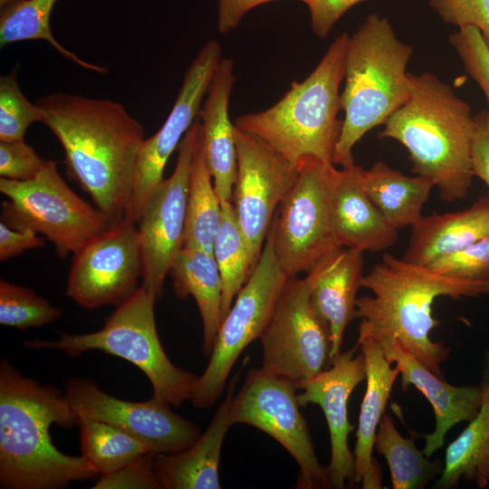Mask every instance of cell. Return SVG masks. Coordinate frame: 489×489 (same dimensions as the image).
Returning a JSON list of instances; mask_svg holds the SVG:
<instances>
[{"instance_id":"cell-1","label":"cell","mask_w":489,"mask_h":489,"mask_svg":"<svg viewBox=\"0 0 489 489\" xmlns=\"http://www.w3.org/2000/svg\"><path fill=\"white\" fill-rule=\"evenodd\" d=\"M36 103L60 141L67 175L110 224L123 220L144 141L143 125L115 101L55 92Z\"/></svg>"},{"instance_id":"cell-2","label":"cell","mask_w":489,"mask_h":489,"mask_svg":"<svg viewBox=\"0 0 489 489\" xmlns=\"http://www.w3.org/2000/svg\"><path fill=\"white\" fill-rule=\"evenodd\" d=\"M66 394L24 377L5 359L0 363V485L7 489H56L90 479L97 469L82 455L53 444L50 427L78 425Z\"/></svg>"},{"instance_id":"cell-3","label":"cell","mask_w":489,"mask_h":489,"mask_svg":"<svg viewBox=\"0 0 489 489\" xmlns=\"http://www.w3.org/2000/svg\"><path fill=\"white\" fill-rule=\"evenodd\" d=\"M406 102L384 123L381 139L408 151L412 172L429 178L446 202L463 198L475 177V116L453 88L430 72L409 73Z\"/></svg>"},{"instance_id":"cell-4","label":"cell","mask_w":489,"mask_h":489,"mask_svg":"<svg viewBox=\"0 0 489 489\" xmlns=\"http://www.w3.org/2000/svg\"><path fill=\"white\" fill-rule=\"evenodd\" d=\"M361 286L373 295L357 300V318L362 319L360 329L398 339L441 378L440 365L449 350L429 337L440 323L432 315L434 301L440 296L456 300L489 295V278L450 277L389 254L364 274Z\"/></svg>"},{"instance_id":"cell-5","label":"cell","mask_w":489,"mask_h":489,"mask_svg":"<svg viewBox=\"0 0 489 489\" xmlns=\"http://www.w3.org/2000/svg\"><path fill=\"white\" fill-rule=\"evenodd\" d=\"M413 47L398 38L388 19L369 14L350 35L340 96L344 111L334 148L333 165L354 160L352 149L373 128L384 124L408 100L407 67Z\"/></svg>"},{"instance_id":"cell-6","label":"cell","mask_w":489,"mask_h":489,"mask_svg":"<svg viewBox=\"0 0 489 489\" xmlns=\"http://www.w3.org/2000/svg\"><path fill=\"white\" fill-rule=\"evenodd\" d=\"M349 37L346 33L338 35L303 81L292 82L270 108L240 115L235 126L259 138L295 166L306 157L333 164L341 126L337 115Z\"/></svg>"},{"instance_id":"cell-7","label":"cell","mask_w":489,"mask_h":489,"mask_svg":"<svg viewBox=\"0 0 489 489\" xmlns=\"http://www.w3.org/2000/svg\"><path fill=\"white\" fill-rule=\"evenodd\" d=\"M154 294L141 284L138 291L106 318L97 331L73 334L61 332L56 340H29L32 350L56 349L70 356L99 350L126 360L149 379L153 398L179 407L190 399L197 376L177 367L165 352L156 326Z\"/></svg>"},{"instance_id":"cell-8","label":"cell","mask_w":489,"mask_h":489,"mask_svg":"<svg viewBox=\"0 0 489 489\" xmlns=\"http://www.w3.org/2000/svg\"><path fill=\"white\" fill-rule=\"evenodd\" d=\"M1 221L15 229L43 235L60 258L78 253L111 224L99 208L80 197L61 177L57 163L46 160L36 177L26 181L0 178Z\"/></svg>"},{"instance_id":"cell-9","label":"cell","mask_w":489,"mask_h":489,"mask_svg":"<svg viewBox=\"0 0 489 489\" xmlns=\"http://www.w3.org/2000/svg\"><path fill=\"white\" fill-rule=\"evenodd\" d=\"M334 253L303 278H287L260 337L262 369L289 379L297 388L331 365L330 329L313 307L311 294Z\"/></svg>"},{"instance_id":"cell-10","label":"cell","mask_w":489,"mask_h":489,"mask_svg":"<svg viewBox=\"0 0 489 489\" xmlns=\"http://www.w3.org/2000/svg\"><path fill=\"white\" fill-rule=\"evenodd\" d=\"M296 180L275 212L269 232L276 259L288 277L309 273L341 248L331 225L335 165L303 158Z\"/></svg>"},{"instance_id":"cell-11","label":"cell","mask_w":489,"mask_h":489,"mask_svg":"<svg viewBox=\"0 0 489 489\" xmlns=\"http://www.w3.org/2000/svg\"><path fill=\"white\" fill-rule=\"evenodd\" d=\"M287 278L268 232L255 267L221 321L208 364L193 386L194 407L208 408L219 398L241 353L262 336Z\"/></svg>"},{"instance_id":"cell-12","label":"cell","mask_w":489,"mask_h":489,"mask_svg":"<svg viewBox=\"0 0 489 489\" xmlns=\"http://www.w3.org/2000/svg\"><path fill=\"white\" fill-rule=\"evenodd\" d=\"M297 388L287 379L262 368L252 369L233 397L231 421L262 430L292 456L300 468L296 488H330L326 467L317 458L308 425L300 412Z\"/></svg>"},{"instance_id":"cell-13","label":"cell","mask_w":489,"mask_h":489,"mask_svg":"<svg viewBox=\"0 0 489 489\" xmlns=\"http://www.w3.org/2000/svg\"><path fill=\"white\" fill-rule=\"evenodd\" d=\"M202 143L198 118L183 137L170 177L152 192L136 221L143 264L142 285L156 299L163 293L166 276L184 246L190 175Z\"/></svg>"},{"instance_id":"cell-14","label":"cell","mask_w":489,"mask_h":489,"mask_svg":"<svg viewBox=\"0 0 489 489\" xmlns=\"http://www.w3.org/2000/svg\"><path fill=\"white\" fill-rule=\"evenodd\" d=\"M237 171L232 204L251 267H255L275 211L294 184L298 167L259 138L235 126Z\"/></svg>"},{"instance_id":"cell-15","label":"cell","mask_w":489,"mask_h":489,"mask_svg":"<svg viewBox=\"0 0 489 489\" xmlns=\"http://www.w3.org/2000/svg\"><path fill=\"white\" fill-rule=\"evenodd\" d=\"M142 274L137 225L121 220L73 254L66 293L85 309L117 307L138 291Z\"/></svg>"},{"instance_id":"cell-16","label":"cell","mask_w":489,"mask_h":489,"mask_svg":"<svg viewBox=\"0 0 489 489\" xmlns=\"http://www.w3.org/2000/svg\"><path fill=\"white\" fill-rule=\"evenodd\" d=\"M221 46L209 40L190 62L174 105L161 128L139 149L132 193L124 220L136 223L144 205L164 179L167 162L194 121L222 59Z\"/></svg>"},{"instance_id":"cell-17","label":"cell","mask_w":489,"mask_h":489,"mask_svg":"<svg viewBox=\"0 0 489 489\" xmlns=\"http://www.w3.org/2000/svg\"><path fill=\"white\" fill-rule=\"evenodd\" d=\"M65 394L78 417L112 425L144 443L155 454L185 450L202 435L193 422L155 398L143 402L126 401L102 391L89 379H70Z\"/></svg>"},{"instance_id":"cell-18","label":"cell","mask_w":489,"mask_h":489,"mask_svg":"<svg viewBox=\"0 0 489 489\" xmlns=\"http://www.w3.org/2000/svg\"><path fill=\"white\" fill-rule=\"evenodd\" d=\"M357 346L340 352L331 365L299 385L300 406H320L325 416L331 440V460L326 467L331 487L344 488L353 481L354 455L349 435L354 429L348 417V401L355 388L366 379L363 353L355 355Z\"/></svg>"},{"instance_id":"cell-19","label":"cell","mask_w":489,"mask_h":489,"mask_svg":"<svg viewBox=\"0 0 489 489\" xmlns=\"http://www.w3.org/2000/svg\"><path fill=\"white\" fill-rule=\"evenodd\" d=\"M360 331L366 332L360 329ZM368 333V332H366ZM381 346L386 359L394 362L401 375L402 388L415 386L431 404L435 430L425 436L424 454L430 457L443 446L446 432L462 421H471L478 413L484 395L482 386H454L432 372L396 338L368 333Z\"/></svg>"},{"instance_id":"cell-20","label":"cell","mask_w":489,"mask_h":489,"mask_svg":"<svg viewBox=\"0 0 489 489\" xmlns=\"http://www.w3.org/2000/svg\"><path fill=\"white\" fill-rule=\"evenodd\" d=\"M363 168L354 160L335 170L331 193V225L340 247L378 253L393 246L398 238L372 203L362 184Z\"/></svg>"},{"instance_id":"cell-21","label":"cell","mask_w":489,"mask_h":489,"mask_svg":"<svg viewBox=\"0 0 489 489\" xmlns=\"http://www.w3.org/2000/svg\"><path fill=\"white\" fill-rule=\"evenodd\" d=\"M235 82L233 60L222 58L197 117L202 128L206 160L221 202L232 201L237 171L235 124L229 118V101Z\"/></svg>"},{"instance_id":"cell-22","label":"cell","mask_w":489,"mask_h":489,"mask_svg":"<svg viewBox=\"0 0 489 489\" xmlns=\"http://www.w3.org/2000/svg\"><path fill=\"white\" fill-rule=\"evenodd\" d=\"M357 345L364 356L367 384L353 451V482L361 484L364 489H379L382 487L381 473L372 452L379 424L399 370L396 366L390 367L381 346L371 335L360 331Z\"/></svg>"},{"instance_id":"cell-23","label":"cell","mask_w":489,"mask_h":489,"mask_svg":"<svg viewBox=\"0 0 489 489\" xmlns=\"http://www.w3.org/2000/svg\"><path fill=\"white\" fill-rule=\"evenodd\" d=\"M238 375L230 382L208 427L197 441L183 451L157 454L155 469L164 489H220L219 464L223 442L233 426L230 407Z\"/></svg>"},{"instance_id":"cell-24","label":"cell","mask_w":489,"mask_h":489,"mask_svg":"<svg viewBox=\"0 0 489 489\" xmlns=\"http://www.w3.org/2000/svg\"><path fill=\"white\" fill-rule=\"evenodd\" d=\"M489 235V197L466 209L422 216L412 226L402 259L427 266Z\"/></svg>"},{"instance_id":"cell-25","label":"cell","mask_w":489,"mask_h":489,"mask_svg":"<svg viewBox=\"0 0 489 489\" xmlns=\"http://www.w3.org/2000/svg\"><path fill=\"white\" fill-rule=\"evenodd\" d=\"M363 267V252L341 247L331 256L312 289V303L330 329L331 363L341 352L347 326L357 318Z\"/></svg>"},{"instance_id":"cell-26","label":"cell","mask_w":489,"mask_h":489,"mask_svg":"<svg viewBox=\"0 0 489 489\" xmlns=\"http://www.w3.org/2000/svg\"><path fill=\"white\" fill-rule=\"evenodd\" d=\"M168 274L178 298L195 299L203 323L202 350L210 356L222 321V280L213 254L183 246Z\"/></svg>"},{"instance_id":"cell-27","label":"cell","mask_w":489,"mask_h":489,"mask_svg":"<svg viewBox=\"0 0 489 489\" xmlns=\"http://www.w3.org/2000/svg\"><path fill=\"white\" fill-rule=\"evenodd\" d=\"M362 184L372 203L397 230L411 227L422 216V208L435 187L429 178L405 176L381 160L363 169Z\"/></svg>"},{"instance_id":"cell-28","label":"cell","mask_w":489,"mask_h":489,"mask_svg":"<svg viewBox=\"0 0 489 489\" xmlns=\"http://www.w3.org/2000/svg\"><path fill=\"white\" fill-rule=\"evenodd\" d=\"M483 401L476 416L447 446L441 477V489L456 486L461 479L475 481L480 488L489 484V388L484 384Z\"/></svg>"},{"instance_id":"cell-29","label":"cell","mask_w":489,"mask_h":489,"mask_svg":"<svg viewBox=\"0 0 489 489\" xmlns=\"http://www.w3.org/2000/svg\"><path fill=\"white\" fill-rule=\"evenodd\" d=\"M60 0H10L1 7L0 46L23 41L48 43L62 56L83 69L104 73L105 67L91 63L66 49L53 34L51 15Z\"/></svg>"},{"instance_id":"cell-30","label":"cell","mask_w":489,"mask_h":489,"mask_svg":"<svg viewBox=\"0 0 489 489\" xmlns=\"http://www.w3.org/2000/svg\"><path fill=\"white\" fill-rule=\"evenodd\" d=\"M374 448L387 461L394 489L424 488L442 473L441 463L429 461L412 438L399 433L388 415L384 414L379 424Z\"/></svg>"},{"instance_id":"cell-31","label":"cell","mask_w":489,"mask_h":489,"mask_svg":"<svg viewBox=\"0 0 489 489\" xmlns=\"http://www.w3.org/2000/svg\"><path fill=\"white\" fill-rule=\"evenodd\" d=\"M221 219V201L214 187L202 139L190 175L184 246L213 254L214 241Z\"/></svg>"},{"instance_id":"cell-32","label":"cell","mask_w":489,"mask_h":489,"mask_svg":"<svg viewBox=\"0 0 489 489\" xmlns=\"http://www.w3.org/2000/svg\"><path fill=\"white\" fill-rule=\"evenodd\" d=\"M221 207L222 219L214 241L213 256L222 280L223 321L253 269L232 201L221 202Z\"/></svg>"},{"instance_id":"cell-33","label":"cell","mask_w":489,"mask_h":489,"mask_svg":"<svg viewBox=\"0 0 489 489\" xmlns=\"http://www.w3.org/2000/svg\"><path fill=\"white\" fill-rule=\"evenodd\" d=\"M82 455L99 475L111 474L138 456L152 453L140 440L106 422L79 417Z\"/></svg>"},{"instance_id":"cell-34","label":"cell","mask_w":489,"mask_h":489,"mask_svg":"<svg viewBox=\"0 0 489 489\" xmlns=\"http://www.w3.org/2000/svg\"><path fill=\"white\" fill-rule=\"evenodd\" d=\"M62 313V309L53 306L32 289L0 281L2 325L18 330L39 328L57 321Z\"/></svg>"},{"instance_id":"cell-35","label":"cell","mask_w":489,"mask_h":489,"mask_svg":"<svg viewBox=\"0 0 489 489\" xmlns=\"http://www.w3.org/2000/svg\"><path fill=\"white\" fill-rule=\"evenodd\" d=\"M43 120L42 109L23 93L15 72L1 76L0 140L23 139L29 126Z\"/></svg>"},{"instance_id":"cell-36","label":"cell","mask_w":489,"mask_h":489,"mask_svg":"<svg viewBox=\"0 0 489 489\" xmlns=\"http://www.w3.org/2000/svg\"><path fill=\"white\" fill-rule=\"evenodd\" d=\"M449 43L466 72L482 90L489 114V48L479 30L475 26L460 27L449 36Z\"/></svg>"},{"instance_id":"cell-37","label":"cell","mask_w":489,"mask_h":489,"mask_svg":"<svg viewBox=\"0 0 489 489\" xmlns=\"http://www.w3.org/2000/svg\"><path fill=\"white\" fill-rule=\"evenodd\" d=\"M439 274L465 279L489 278V235L427 266Z\"/></svg>"},{"instance_id":"cell-38","label":"cell","mask_w":489,"mask_h":489,"mask_svg":"<svg viewBox=\"0 0 489 489\" xmlns=\"http://www.w3.org/2000/svg\"><path fill=\"white\" fill-rule=\"evenodd\" d=\"M155 453H146L119 470L100 475L92 489H158L161 488L155 469Z\"/></svg>"},{"instance_id":"cell-39","label":"cell","mask_w":489,"mask_h":489,"mask_svg":"<svg viewBox=\"0 0 489 489\" xmlns=\"http://www.w3.org/2000/svg\"><path fill=\"white\" fill-rule=\"evenodd\" d=\"M429 5L447 24L476 27L489 48V0H429Z\"/></svg>"},{"instance_id":"cell-40","label":"cell","mask_w":489,"mask_h":489,"mask_svg":"<svg viewBox=\"0 0 489 489\" xmlns=\"http://www.w3.org/2000/svg\"><path fill=\"white\" fill-rule=\"evenodd\" d=\"M46 160L23 139L0 140L1 177L26 181L34 178L44 167Z\"/></svg>"},{"instance_id":"cell-41","label":"cell","mask_w":489,"mask_h":489,"mask_svg":"<svg viewBox=\"0 0 489 489\" xmlns=\"http://www.w3.org/2000/svg\"><path fill=\"white\" fill-rule=\"evenodd\" d=\"M366 0H307L311 27L319 38H325L335 24L352 6Z\"/></svg>"},{"instance_id":"cell-42","label":"cell","mask_w":489,"mask_h":489,"mask_svg":"<svg viewBox=\"0 0 489 489\" xmlns=\"http://www.w3.org/2000/svg\"><path fill=\"white\" fill-rule=\"evenodd\" d=\"M44 241L32 229H15L0 221V261L5 262L24 252L43 246Z\"/></svg>"},{"instance_id":"cell-43","label":"cell","mask_w":489,"mask_h":489,"mask_svg":"<svg viewBox=\"0 0 489 489\" xmlns=\"http://www.w3.org/2000/svg\"><path fill=\"white\" fill-rule=\"evenodd\" d=\"M472 164L475 177L489 187V114L486 110L475 115Z\"/></svg>"},{"instance_id":"cell-44","label":"cell","mask_w":489,"mask_h":489,"mask_svg":"<svg viewBox=\"0 0 489 489\" xmlns=\"http://www.w3.org/2000/svg\"><path fill=\"white\" fill-rule=\"evenodd\" d=\"M279 0H218L217 29L227 34L238 26L243 17L252 9ZM305 4L307 0H298Z\"/></svg>"},{"instance_id":"cell-45","label":"cell","mask_w":489,"mask_h":489,"mask_svg":"<svg viewBox=\"0 0 489 489\" xmlns=\"http://www.w3.org/2000/svg\"><path fill=\"white\" fill-rule=\"evenodd\" d=\"M484 385L489 388V357H488V360H487V379H486Z\"/></svg>"},{"instance_id":"cell-46","label":"cell","mask_w":489,"mask_h":489,"mask_svg":"<svg viewBox=\"0 0 489 489\" xmlns=\"http://www.w3.org/2000/svg\"><path fill=\"white\" fill-rule=\"evenodd\" d=\"M10 0H0V7L4 6L6 3H8Z\"/></svg>"},{"instance_id":"cell-47","label":"cell","mask_w":489,"mask_h":489,"mask_svg":"<svg viewBox=\"0 0 489 489\" xmlns=\"http://www.w3.org/2000/svg\"><path fill=\"white\" fill-rule=\"evenodd\" d=\"M488 487H489V484H488Z\"/></svg>"}]
</instances>
